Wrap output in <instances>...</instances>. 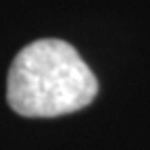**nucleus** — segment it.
Masks as SVG:
<instances>
[{"instance_id":"f257e3e1","label":"nucleus","mask_w":150,"mask_h":150,"mask_svg":"<svg viewBox=\"0 0 150 150\" xmlns=\"http://www.w3.org/2000/svg\"><path fill=\"white\" fill-rule=\"evenodd\" d=\"M98 94L92 69L71 44L44 38L13 59L6 79L8 106L23 117H61L88 106Z\"/></svg>"}]
</instances>
